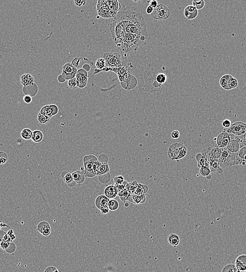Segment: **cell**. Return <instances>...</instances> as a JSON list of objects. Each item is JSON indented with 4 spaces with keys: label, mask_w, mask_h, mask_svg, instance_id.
Masks as SVG:
<instances>
[{
    "label": "cell",
    "mask_w": 246,
    "mask_h": 272,
    "mask_svg": "<svg viewBox=\"0 0 246 272\" xmlns=\"http://www.w3.org/2000/svg\"><path fill=\"white\" fill-rule=\"evenodd\" d=\"M243 135V136L244 137V141H245V143H246V133H244V135Z\"/></svg>",
    "instance_id": "62"
},
{
    "label": "cell",
    "mask_w": 246,
    "mask_h": 272,
    "mask_svg": "<svg viewBox=\"0 0 246 272\" xmlns=\"http://www.w3.org/2000/svg\"><path fill=\"white\" fill-rule=\"evenodd\" d=\"M125 181V179L123 176L117 175L115 177L114 179V182L115 185H118L122 184Z\"/></svg>",
    "instance_id": "45"
},
{
    "label": "cell",
    "mask_w": 246,
    "mask_h": 272,
    "mask_svg": "<svg viewBox=\"0 0 246 272\" xmlns=\"http://www.w3.org/2000/svg\"><path fill=\"white\" fill-rule=\"evenodd\" d=\"M127 184H128V183H127V182L124 181L122 184H121L120 185L115 186H116L117 188L118 189V192H120V191H122L123 189L126 188V187H127Z\"/></svg>",
    "instance_id": "50"
},
{
    "label": "cell",
    "mask_w": 246,
    "mask_h": 272,
    "mask_svg": "<svg viewBox=\"0 0 246 272\" xmlns=\"http://www.w3.org/2000/svg\"><path fill=\"white\" fill-rule=\"evenodd\" d=\"M120 8V4L117 0H99L97 2V13L103 18L115 17Z\"/></svg>",
    "instance_id": "2"
},
{
    "label": "cell",
    "mask_w": 246,
    "mask_h": 272,
    "mask_svg": "<svg viewBox=\"0 0 246 272\" xmlns=\"http://www.w3.org/2000/svg\"><path fill=\"white\" fill-rule=\"evenodd\" d=\"M187 148L179 143L171 145L168 151L169 158L172 160H179L184 158L187 154Z\"/></svg>",
    "instance_id": "4"
},
{
    "label": "cell",
    "mask_w": 246,
    "mask_h": 272,
    "mask_svg": "<svg viewBox=\"0 0 246 272\" xmlns=\"http://www.w3.org/2000/svg\"><path fill=\"white\" fill-rule=\"evenodd\" d=\"M55 271L58 272V270L57 269L56 267H55L54 266L48 267L45 270V272H55Z\"/></svg>",
    "instance_id": "56"
},
{
    "label": "cell",
    "mask_w": 246,
    "mask_h": 272,
    "mask_svg": "<svg viewBox=\"0 0 246 272\" xmlns=\"http://www.w3.org/2000/svg\"><path fill=\"white\" fill-rule=\"evenodd\" d=\"M20 83L23 87L32 85L34 82V78L31 74H25L20 77Z\"/></svg>",
    "instance_id": "16"
},
{
    "label": "cell",
    "mask_w": 246,
    "mask_h": 272,
    "mask_svg": "<svg viewBox=\"0 0 246 272\" xmlns=\"http://www.w3.org/2000/svg\"><path fill=\"white\" fill-rule=\"evenodd\" d=\"M193 5L198 10H202L205 6L204 0H193L192 2Z\"/></svg>",
    "instance_id": "39"
},
{
    "label": "cell",
    "mask_w": 246,
    "mask_h": 272,
    "mask_svg": "<svg viewBox=\"0 0 246 272\" xmlns=\"http://www.w3.org/2000/svg\"><path fill=\"white\" fill-rule=\"evenodd\" d=\"M51 118L45 116L43 114L39 113L37 115V120L41 125H46L48 124Z\"/></svg>",
    "instance_id": "34"
},
{
    "label": "cell",
    "mask_w": 246,
    "mask_h": 272,
    "mask_svg": "<svg viewBox=\"0 0 246 272\" xmlns=\"http://www.w3.org/2000/svg\"><path fill=\"white\" fill-rule=\"evenodd\" d=\"M23 100L26 104H29L32 102V97L29 95H25V96L23 97Z\"/></svg>",
    "instance_id": "52"
},
{
    "label": "cell",
    "mask_w": 246,
    "mask_h": 272,
    "mask_svg": "<svg viewBox=\"0 0 246 272\" xmlns=\"http://www.w3.org/2000/svg\"><path fill=\"white\" fill-rule=\"evenodd\" d=\"M238 155L240 158L242 159L243 161L246 163V146L240 149L238 152Z\"/></svg>",
    "instance_id": "43"
},
{
    "label": "cell",
    "mask_w": 246,
    "mask_h": 272,
    "mask_svg": "<svg viewBox=\"0 0 246 272\" xmlns=\"http://www.w3.org/2000/svg\"><path fill=\"white\" fill-rule=\"evenodd\" d=\"M235 265L240 272H246V254H241L237 257Z\"/></svg>",
    "instance_id": "14"
},
{
    "label": "cell",
    "mask_w": 246,
    "mask_h": 272,
    "mask_svg": "<svg viewBox=\"0 0 246 272\" xmlns=\"http://www.w3.org/2000/svg\"><path fill=\"white\" fill-rule=\"evenodd\" d=\"M222 272H239L237 268L235 265L233 264H228L223 267L221 270Z\"/></svg>",
    "instance_id": "36"
},
{
    "label": "cell",
    "mask_w": 246,
    "mask_h": 272,
    "mask_svg": "<svg viewBox=\"0 0 246 272\" xmlns=\"http://www.w3.org/2000/svg\"><path fill=\"white\" fill-rule=\"evenodd\" d=\"M149 3H150V5L151 7H153V8H156L158 5L157 0H151L149 2Z\"/></svg>",
    "instance_id": "57"
},
{
    "label": "cell",
    "mask_w": 246,
    "mask_h": 272,
    "mask_svg": "<svg viewBox=\"0 0 246 272\" xmlns=\"http://www.w3.org/2000/svg\"><path fill=\"white\" fill-rule=\"evenodd\" d=\"M229 136V134L228 133H226V132H225V131H223L222 133H219L218 136L217 138H216L217 147H219L220 145H221V141H223V139H224L225 137H227V136Z\"/></svg>",
    "instance_id": "40"
},
{
    "label": "cell",
    "mask_w": 246,
    "mask_h": 272,
    "mask_svg": "<svg viewBox=\"0 0 246 272\" xmlns=\"http://www.w3.org/2000/svg\"><path fill=\"white\" fill-rule=\"evenodd\" d=\"M220 167L225 169L229 166L236 165L235 153L231 152L226 148H223L221 156L218 159Z\"/></svg>",
    "instance_id": "5"
},
{
    "label": "cell",
    "mask_w": 246,
    "mask_h": 272,
    "mask_svg": "<svg viewBox=\"0 0 246 272\" xmlns=\"http://www.w3.org/2000/svg\"><path fill=\"white\" fill-rule=\"evenodd\" d=\"M103 58L106 62V68L104 71H111L113 68L120 66L123 62L122 56L117 52L105 53L103 55Z\"/></svg>",
    "instance_id": "3"
},
{
    "label": "cell",
    "mask_w": 246,
    "mask_h": 272,
    "mask_svg": "<svg viewBox=\"0 0 246 272\" xmlns=\"http://www.w3.org/2000/svg\"><path fill=\"white\" fill-rule=\"evenodd\" d=\"M156 80L157 83L159 84L160 85H162L167 82V75L163 73H159L156 75Z\"/></svg>",
    "instance_id": "35"
},
{
    "label": "cell",
    "mask_w": 246,
    "mask_h": 272,
    "mask_svg": "<svg viewBox=\"0 0 246 272\" xmlns=\"http://www.w3.org/2000/svg\"><path fill=\"white\" fill-rule=\"evenodd\" d=\"M61 178H62L63 180L64 181V182L68 184V186H69L70 187H74L76 185V182L74 181L72 174L68 172L64 171L61 173Z\"/></svg>",
    "instance_id": "19"
},
{
    "label": "cell",
    "mask_w": 246,
    "mask_h": 272,
    "mask_svg": "<svg viewBox=\"0 0 246 272\" xmlns=\"http://www.w3.org/2000/svg\"><path fill=\"white\" fill-rule=\"evenodd\" d=\"M110 167L107 162H101L97 172V175L101 176L109 173Z\"/></svg>",
    "instance_id": "25"
},
{
    "label": "cell",
    "mask_w": 246,
    "mask_h": 272,
    "mask_svg": "<svg viewBox=\"0 0 246 272\" xmlns=\"http://www.w3.org/2000/svg\"><path fill=\"white\" fill-rule=\"evenodd\" d=\"M32 133L33 131L29 128H24L21 131V136L24 140H29L30 139H31Z\"/></svg>",
    "instance_id": "29"
},
{
    "label": "cell",
    "mask_w": 246,
    "mask_h": 272,
    "mask_svg": "<svg viewBox=\"0 0 246 272\" xmlns=\"http://www.w3.org/2000/svg\"><path fill=\"white\" fill-rule=\"evenodd\" d=\"M202 156H203V153H198L197 155H196L195 159L197 162H198L201 159Z\"/></svg>",
    "instance_id": "59"
},
{
    "label": "cell",
    "mask_w": 246,
    "mask_h": 272,
    "mask_svg": "<svg viewBox=\"0 0 246 272\" xmlns=\"http://www.w3.org/2000/svg\"><path fill=\"white\" fill-rule=\"evenodd\" d=\"M108 207H109L110 210L114 211L118 208L119 203L116 200L112 199L109 201V203H108Z\"/></svg>",
    "instance_id": "38"
},
{
    "label": "cell",
    "mask_w": 246,
    "mask_h": 272,
    "mask_svg": "<svg viewBox=\"0 0 246 272\" xmlns=\"http://www.w3.org/2000/svg\"><path fill=\"white\" fill-rule=\"evenodd\" d=\"M206 179H211L212 178V175L211 174H209V175H208L206 176Z\"/></svg>",
    "instance_id": "60"
},
{
    "label": "cell",
    "mask_w": 246,
    "mask_h": 272,
    "mask_svg": "<svg viewBox=\"0 0 246 272\" xmlns=\"http://www.w3.org/2000/svg\"><path fill=\"white\" fill-rule=\"evenodd\" d=\"M68 87L72 90H76L78 87L76 77L68 80Z\"/></svg>",
    "instance_id": "41"
},
{
    "label": "cell",
    "mask_w": 246,
    "mask_h": 272,
    "mask_svg": "<svg viewBox=\"0 0 246 272\" xmlns=\"http://www.w3.org/2000/svg\"><path fill=\"white\" fill-rule=\"evenodd\" d=\"M110 201V198L106 196L105 195H100L97 196L95 199V205L97 208H101V207L108 205Z\"/></svg>",
    "instance_id": "20"
},
{
    "label": "cell",
    "mask_w": 246,
    "mask_h": 272,
    "mask_svg": "<svg viewBox=\"0 0 246 272\" xmlns=\"http://www.w3.org/2000/svg\"><path fill=\"white\" fill-rule=\"evenodd\" d=\"M77 71V68L71 63H67L62 66V74L61 75L65 81L69 80L76 77Z\"/></svg>",
    "instance_id": "9"
},
{
    "label": "cell",
    "mask_w": 246,
    "mask_h": 272,
    "mask_svg": "<svg viewBox=\"0 0 246 272\" xmlns=\"http://www.w3.org/2000/svg\"><path fill=\"white\" fill-rule=\"evenodd\" d=\"M95 67L99 72L104 71L106 68V62L104 58H99L95 62Z\"/></svg>",
    "instance_id": "28"
},
{
    "label": "cell",
    "mask_w": 246,
    "mask_h": 272,
    "mask_svg": "<svg viewBox=\"0 0 246 272\" xmlns=\"http://www.w3.org/2000/svg\"><path fill=\"white\" fill-rule=\"evenodd\" d=\"M223 148H219L216 147L212 149L210 151H208L209 154L213 159H218L221 156V153L222 152Z\"/></svg>",
    "instance_id": "26"
},
{
    "label": "cell",
    "mask_w": 246,
    "mask_h": 272,
    "mask_svg": "<svg viewBox=\"0 0 246 272\" xmlns=\"http://www.w3.org/2000/svg\"><path fill=\"white\" fill-rule=\"evenodd\" d=\"M138 184V183L136 181H134L132 183H128L126 188L128 189V191L130 192V194H133L135 193L136 188L137 187Z\"/></svg>",
    "instance_id": "37"
},
{
    "label": "cell",
    "mask_w": 246,
    "mask_h": 272,
    "mask_svg": "<svg viewBox=\"0 0 246 272\" xmlns=\"http://www.w3.org/2000/svg\"><path fill=\"white\" fill-rule=\"evenodd\" d=\"M220 168L218 159H215L209 162V169L211 172H217Z\"/></svg>",
    "instance_id": "32"
},
{
    "label": "cell",
    "mask_w": 246,
    "mask_h": 272,
    "mask_svg": "<svg viewBox=\"0 0 246 272\" xmlns=\"http://www.w3.org/2000/svg\"><path fill=\"white\" fill-rule=\"evenodd\" d=\"M8 157L6 152L0 151V164H4L8 162Z\"/></svg>",
    "instance_id": "42"
},
{
    "label": "cell",
    "mask_w": 246,
    "mask_h": 272,
    "mask_svg": "<svg viewBox=\"0 0 246 272\" xmlns=\"http://www.w3.org/2000/svg\"><path fill=\"white\" fill-rule=\"evenodd\" d=\"M118 195L120 200L122 202H125L126 201H128V199L130 195V192L128 191V189L125 188L122 191L118 192Z\"/></svg>",
    "instance_id": "31"
},
{
    "label": "cell",
    "mask_w": 246,
    "mask_h": 272,
    "mask_svg": "<svg viewBox=\"0 0 246 272\" xmlns=\"http://www.w3.org/2000/svg\"><path fill=\"white\" fill-rule=\"evenodd\" d=\"M100 164H101V162L99 161L98 160L95 161V162H94L92 170H93V172L95 175H97V172H98V170H99V166H100Z\"/></svg>",
    "instance_id": "47"
},
{
    "label": "cell",
    "mask_w": 246,
    "mask_h": 272,
    "mask_svg": "<svg viewBox=\"0 0 246 272\" xmlns=\"http://www.w3.org/2000/svg\"><path fill=\"white\" fill-rule=\"evenodd\" d=\"M238 85V82L237 80L234 77H231V79L229 81L228 84L226 87L225 90H231L232 89H234L236 88L237 87Z\"/></svg>",
    "instance_id": "33"
},
{
    "label": "cell",
    "mask_w": 246,
    "mask_h": 272,
    "mask_svg": "<svg viewBox=\"0 0 246 272\" xmlns=\"http://www.w3.org/2000/svg\"><path fill=\"white\" fill-rule=\"evenodd\" d=\"M200 173L202 176L206 177V176L209 175V174H211V171L209 168H207L206 166H202L201 168H200Z\"/></svg>",
    "instance_id": "44"
},
{
    "label": "cell",
    "mask_w": 246,
    "mask_h": 272,
    "mask_svg": "<svg viewBox=\"0 0 246 272\" xmlns=\"http://www.w3.org/2000/svg\"><path fill=\"white\" fill-rule=\"evenodd\" d=\"M80 61H81V58L76 57V58H74V59H73L72 61L71 64H72L75 67L77 68V67H78L79 66Z\"/></svg>",
    "instance_id": "54"
},
{
    "label": "cell",
    "mask_w": 246,
    "mask_h": 272,
    "mask_svg": "<svg viewBox=\"0 0 246 272\" xmlns=\"http://www.w3.org/2000/svg\"><path fill=\"white\" fill-rule=\"evenodd\" d=\"M231 140V138L230 136L225 137V138L223 139V141H221V145L218 147L219 148H226Z\"/></svg>",
    "instance_id": "46"
},
{
    "label": "cell",
    "mask_w": 246,
    "mask_h": 272,
    "mask_svg": "<svg viewBox=\"0 0 246 272\" xmlns=\"http://www.w3.org/2000/svg\"><path fill=\"white\" fill-rule=\"evenodd\" d=\"M72 175L74 181L77 184L83 183L85 181V176L84 174L82 171H77L74 172L72 173Z\"/></svg>",
    "instance_id": "23"
},
{
    "label": "cell",
    "mask_w": 246,
    "mask_h": 272,
    "mask_svg": "<svg viewBox=\"0 0 246 272\" xmlns=\"http://www.w3.org/2000/svg\"><path fill=\"white\" fill-rule=\"evenodd\" d=\"M232 75L230 74H225L223 75L222 77H221V79L219 80V84L221 85V87H223V89H225V87L227 86L228 84L229 81L231 79V77H232Z\"/></svg>",
    "instance_id": "30"
},
{
    "label": "cell",
    "mask_w": 246,
    "mask_h": 272,
    "mask_svg": "<svg viewBox=\"0 0 246 272\" xmlns=\"http://www.w3.org/2000/svg\"><path fill=\"white\" fill-rule=\"evenodd\" d=\"M100 210L101 211V213L103 215L108 214L109 211H110V209H109V207H108V205L101 207V208L100 209Z\"/></svg>",
    "instance_id": "55"
},
{
    "label": "cell",
    "mask_w": 246,
    "mask_h": 272,
    "mask_svg": "<svg viewBox=\"0 0 246 272\" xmlns=\"http://www.w3.org/2000/svg\"><path fill=\"white\" fill-rule=\"evenodd\" d=\"M44 134L42 131L39 130H36L33 131L31 140L34 143H39L43 141Z\"/></svg>",
    "instance_id": "24"
},
{
    "label": "cell",
    "mask_w": 246,
    "mask_h": 272,
    "mask_svg": "<svg viewBox=\"0 0 246 272\" xmlns=\"http://www.w3.org/2000/svg\"><path fill=\"white\" fill-rule=\"evenodd\" d=\"M235 136H241L246 132V124L242 122H236L231 124V127L224 128V131Z\"/></svg>",
    "instance_id": "8"
},
{
    "label": "cell",
    "mask_w": 246,
    "mask_h": 272,
    "mask_svg": "<svg viewBox=\"0 0 246 272\" xmlns=\"http://www.w3.org/2000/svg\"><path fill=\"white\" fill-rule=\"evenodd\" d=\"M76 77L79 88L83 89L87 86L88 80V74L86 70L84 68L78 70Z\"/></svg>",
    "instance_id": "11"
},
{
    "label": "cell",
    "mask_w": 246,
    "mask_h": 272,
    "mask_svg": "<svg viewBox=\"0 0 246 272\" xmlns=\"http://www.w3.org/2000/svg\"><path fill=\"white\" fill-rule=\"evenodd\" d=\"M110 32L123 59L137 50L147 35L143 16L131 11L117 13L113 21Z\"/></svg>",
    "instance_id": "1"
},
{
    "label": "cell",
    "mask_w": 246,
    "mask_h": 272,
    "mask_svg": "<svg viewBox=\"0 0 246 272\" xmlns=\"http://www.w3.org/2000/svg\"><path fill=\"white\" fill-rule=\"evenodd\" d=\"M132 1L135 3H139L140 2L142 1V0H132Z\"/></svg>",
    "instance_id": "61"
},
{
    "label": "cell",
    "mask_w": 246,
    "mask_h": 272,
    "mask_svg": "<svg viewBox=\"0 0 246 272\" xmlns=\"http://www.w3.org/2000/svg\"><path fill=\"white\" fill-rule=\"evenodd\" d=\"M10 245V242L8 241H4L3 240L1 243V247L2 249L6 250L9 247Z\"/></svg>",
    "instance_id": "51"
},
{
    "label": "cell",
    "mask_w": 246,
    "mask_h": 272,
    "mask_svg": "<svg viewBox=\"0 0 246 272\" xmlns=\"http://www.w3.org/2000/svg\"><path fill=\"white\" fill-rule=\"evenodd\" d=\"M153 9L154 8L153 7H151L150 5H149L146 8V13L148 14H151L153 12Z\"/></svg>",
    "instance_id": "58"
},
{
    "label": "cell",
    "mask_w": 246,
    "mask_h": 272,
    "mask_svg": "<svg viewBox=\"0 0 246 272\" xmlns=\"http://www.w3.org/2000/svg\"><path fill=\"white\" fill-rule=\"evenodd\" d=\"M111 71L114 72L116 74L121 82L127 81L130 73L128 66L123 62L120 66L112 69L111 70Z\"/></svg>",
    "instance_id": "10"
},
{
    "label": "cell",
    "mask_w": 246,
    "mask_h": 272,
    "mask_svg": "<svg viewBox=\"0 0 246 272\" xmlns=\"http://www.w3.org/2000/svg\"></svg>",
    "instance_id": "64"
},
{
    "label": "cell",
    "mask_w": 246,
    "mask_h": 272,
    "mask_svg": "<svg viewBox=\"0 0 246 272\" xmlns=\"http://www.w3.org/2000/svg\"><path fill=\"white\" fill-rule=\"evenodd\" d=\"M37 229L39 232L45 236H48L51 233V228L48 222L41 221L37 227Z\"/></svg>",
    "instance_id": "15"
},
{
    "label": "cell",
    "mask_w": 246,
    "mask_h": 272,
    "mask_svg": "<svg viewBox=\"0 0 246 272\" xmlns=\"http://www.w3.org/2000/svg\"><path fill=\"white\" fill-rule=\"evenodd\" d=\"M151 16L158 21H162L168 18L170 16V11L167 6L163 4H158L156 8L153 9L151 14Z\"/></svg>",
    "instance_id": "6"
},
{
    "label": "cell",
    "mask_w": 246,
    "mask_h": 272,
    "mask_svg": "<svg viewBox=\"0 0 246 272\" xmlns=\"http://www.w3.org/2000/svg\"><path fill=\"white\" fill-rule=\"evenodd\" d=\"M226 148L231 152H238L239 150H240V144H239V143L238 141H237L236 140L232 139V140H231L228 145L227 146Z\"/></svg>",
    "instance_id": "21"
},
{
    "label": "cell",
    "mask_w": 246,
    "mask_h": 272,
    "mask_svg": "<svg viewBox=\"0 0 246 272\" xmlns=\"http://www.w3.org/2000/svg\"><path fill=\"white\" fill-rule=\"evenodd\" d=\"M87 0H74V4L76 6L78 7H81V6H84L87 3Z\"/></svg>",
    "instance_id": "48"
},
{
    "label": "cell",
    "mask_w": 246,
    "mask_h": 272,
    "mask_svg": "<svg viewBox=\"0 0 246 272\" xmlns=\"http://www.w3.org/2000/svg\"><path fill=\"white\" fill-rule=\"evenodd\" d=\"M146 199V198L145 195H138L135 194H133L130 195L128 201L135 204H139L145 203Z\"/></svg>",
    "instance_id": "18"
},
{
    "label": "cell",
    "mask_w": 246,
    "mask_h": 272,
    "mask_svg": "<svg viewBox=\"0 0 246 272\" xmlns=\"http://www.w3.org/2000/svg\"><path fill=\"white\" fill-rule=\"evenodd\" d=\"M168 243L173 247H176L180 243V238L176 234H171L168 237Z\"/></svg>",
    "instance_id": "22"
},
{
    "label": "cell",
    "mask_w": 246,
    "mask_h": 272,
    "mask_svg": "<svg viewBox=\"0 0 246 272\" xmlns=\"http://www.w3.org/2000/svg\"><path fill=\"white\" fill-rule=\"evenodd\" d=\"M125 206H126V207H127V206L128 207V204H125Z\"/></svg>",
    "instance_id": "63"
},
{
    "label": "cell",
    "mask_w": 246,
    "mask_h": 272,
    "mask_svg": "<svg viewBox=\"0 0 246 272\" xmlns=\"http://www.w3.org/2000/svg\"><path fill=\"white\" fill-rule=\"evenodd\" d=\"M148 191V187H147V186L143 185L142 184L138 183L136 191L134 194L138 195H145Z\"/></svg>",
    "instance_id": "27"
},
{
    "label": "cell",
    "mask_w": 246,
    "mask_h": 272,
    "mask_svg": "<svg viewBox=\"0 0 246 272\" xmlns=\"http://www.w3.org/2000/svg\"><path fill=\"white\" fill-rule=\"evenodd\" d=\"M231 122L229 120H223L222 122V126L224 127V128H228L231 127Z\"/></svg>",
    "instance_id": "49"
},
{
    "label": "cell",
    "mask_w": 246,
    "mask_h": 272,
    "mask_svg": "<svg viewBox=\"0 0 246 272\" xmlns=\"http://www.w3.org/2000/svg\"><path fill=\"white\" fill-rule=\"evenodd\" d=\"M185 17L188 19H195L197 18L198 11L197 8H196L193 5H190L186 6L185 8L184 11Z\"/></svg>",
    "instance_id": "13"
},
{
    "label": "cell",
    "mask_w": 246,
    "mask_h": 272,
    "mask_svg": "<svg viewBox=\"0 0 246 272\" xmlns=\"http://www.w3.org/2000/svg\"><path fill=\"white\" fill-rule=\"evenodd\" d=\"M59 108L58 106L54 104L46 105L41 108L39 113L45 116L51 118L52 116L58 114Z\"/></svg>",
    "instance_id": "12"
},
{
    "label": "cell",
    "mask_w": 246,
    "mask_h": 272,
    "mask_svg": "<svg viewBox=\"0 0 246 272\" xmlns=\"http://www.w3.org/2000/svg\"><path fill=\"white\" fill-rule=\"evenodd\" d=\"M97 160V158L94 155H88L84 157V171L82 172L84 174L85 177L93 178L95 176L92 169L94 162Z\"/></svg>",
    "instance_id": "7"
},
{
    "label": "cell",
    "mask_w": 246,
    "mask_h": 272,
    "mask_svg": "<svg viewBox=\"0 0 246 272\" xmlns=\"http://www.w3.org/2000/svg\"><path fill=\"white\" fill-rule=\"evenodd\" d=\"M171 137H172V138H173V139H178L180 137V132L178 130H175L172 132V133L171 134Z\"/></svg>",
    "instance_id": "53"
},
{
    "label": "cell",
    "mask_w": 246,
    "mask_h": 272,
    "mask_svg": "<svg viewBox=\"0 0 246 272\" xmlns=\"http://www.w3.org/2000/svg\"><path fill=\"white\" fill-rule=\"evenodd\" d=\"M105 195L110 199H113L116 197L118 194V191L116 186L114 185L107 186L104 190Z\"/></svg>",
    "instance_id": "17"
}]
</instances>
